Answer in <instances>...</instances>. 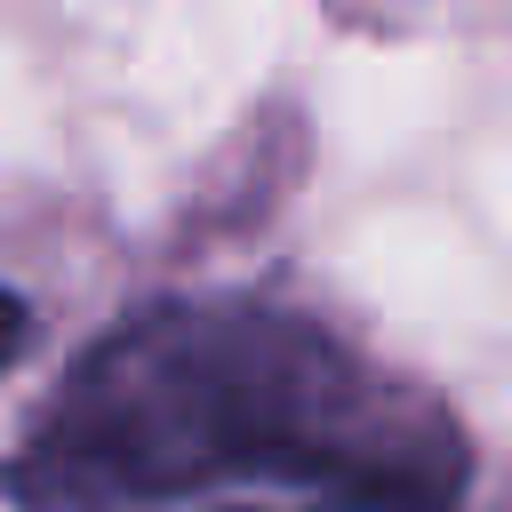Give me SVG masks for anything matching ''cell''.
<instances>
[{
	"label": "cell",
	"instance_id": "7a4b0ae2",
	"mask_svg": "<svg viewBox=\"0 0 512 512\" xmlns=\"http://www.w3.org/2000/svg\"><path fill=\"white\" fill-rule=\"evenodd\" d=\"M24 336H32V304L16 288H0V376L24 360Z\"/></svg>",
	"mask_w": 512,
	"mask_h": 512
},
{
	"label": "cell",
	"instance_id": "6da1fadb",
	"mask_svg": "<svg viewBox=\"0 0 512 512\" xmlns=\"http://www.w3.org/2000/svg\"><path fill=\"white\" fill-rule=\"evenodd\" d=\"M40 512H456V432L312 320L184 296L80 352L16 456Z\"/></svg>",
	"mask_w": 512,
	"mask_h": 512
}]
</instances>
